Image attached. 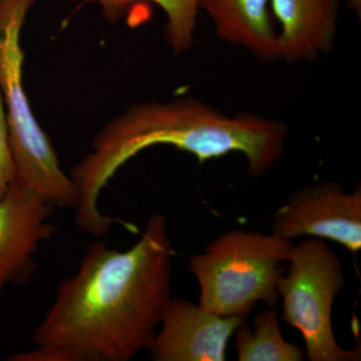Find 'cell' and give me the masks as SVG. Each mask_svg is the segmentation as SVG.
Wrapping results in <instances>:
<instances>
[{
	"label": "cell",
	"instance_id": "7c38bea8",
	"mask_svg": "<svg viewBox=\"0 0 361 361\" xmlns=\"http://www.w3.org/2000/svg\"><path fill=\"white\" fill-rule=\"evenodd\" d=\"M77 1V0H73ZM137 0H82L84 4H97L106 20L115 23L130 4ZM165 11L168 18L166 37L173 51L182 54L194 44V32L198 18L199 0H149Z\"/></svg>",
	"mask_w": 361,
	"mask_h": 361
},
{
	"label": "cell",
	"instance_id": "5b68a950",
	"mask_svg": "<svg viewBox=\"0 0 361 361\" xmlns=\"http://www.w3.org/2000/svg\"><path fill=\"white\" fill-rule=\"evenodd\" d=\"M288 271L278 282L284 322L298 330L310 361L360 360V346L341 348L334 336L332 307L344 286L341 261L322 239L292 247Z\"/></svg>",
	"mask_w": 361,
	"mask_h": 361
},
{
	"label": "cell",
	"instance_id": "4fadbf2b",
	"mask_svg": "<svg viewBox=\"0 0 361 361\" xmlns=\"http://www.w3.org/2000/svg\"><path fill=\"white\" fill-rule=\"evenodd\" d=\"M16 177V165L9 142L6 108L0 92V199L13 184Z\"/></svg>",
	"mask_w": 361,
	"mask_h": 361
},
{
	"label": "cell",
	"instance_id": "5bb4252c",
	"mask_svg": "<svg viewBox=\"0 0 361 361\" xmlns=\"http://www.w3.org/2000/svg\"><path fill=\"white\" fill-rule=\"evenodd\" d=\"M349 4L355 9L356 14H358V18H360L361 0H349Z\"/></svg>",
	"mask_w": 361,
	"mask_h": 361
},
{
	"label": "cell",
	"instance_id": "6da1fadb",
	"mask_svg": "<svg viewBox=\"0 0 361 361\" xmlns=\"http://www.w3.org/2000/svg\"><path fill=\"white\" fill-rule=\"evenodd\" d=\"M174 250L163 214L125 251L94 242L59 284L32 334L37 348L13 361H128L149 348L172 299Z\"/></svg>",
	"mask_w": 361,
	"mask_h": 361
},
{
	"label": "cell",
	"instance_id": "30bf717a",
	"mask_svg": "<svg viewBox=\"0 0 361 361\" xmlns=\"http://www.w3.org/2000/svg\"><path fill=\"white\" fill-rule=\"evenodd\" d=\"M269 4L270 0H199L221 39L245 47L264 63L280 59Z\"/></svg>",
	"mask_w": 361,
	"mask_h": 361
},
{
	"label": "cell",
	"instance_id": "8fae6325",
	"mask_svg": "<svg viewBox=\"0 0 361 361\" xmlns=\"http://www.w3.org/2000/svg\"><path fill=\"white\" fill-rule=\"evenodd\" d=\"M239 361H302L304 353L285 341L275 310L268 308L255 316L253 326L243 323L235 331Z\"/></svg>",
	"mask_w": 361,
	"mask_h": 361
},
{
	"label": "cell",
	"instance_id": "8992f818",
	"mask_svg": "<svg viewBox=\"0 0 361 361\" xmlns=\"http://www.w3.org/2000/svg\"><path fill=\"white\" fill-rule=\"evenodd\" d=\"M272 234L291 240H330L353 254L361 249V188L346 193L338 183L323 182L297 190L273 214Z\"/></svg>",
	"mask_w": 361,
	"mask_h": 361
},
{
	"label": "cell",
	"instance_id": "9c48e42d",
	"mask_svg": "<svg viewBox=\"0 0 361 361\" xmlns=\"http://www.w3.org/2000/svg\"><path fill=\"white\" fill-rule=\"evenodd\" d=\"M280 23V59L311 61L331 51L336 40L339 0H270Z\"/></svg>",
	"mask_w": 361,
	"mask_h": 361
},
{
	"label": "cell",
	"instance_id": "277c9868",
	"mask_svg": "<svg viewBox=\"0 0 361 361\" xmlns=\"http://www.w3.org/2000/svg\"><path fill=\"white\" fill-rule=\"evenodd\" d=\"M276 235L232 230L190 259L200 304L222 316H248L256 304L277 303V286L292 251Z\"/></svg>",
	"mask_w": 361,
	"mask_h": 361
},
{
	"label": "cell",
	"instance_id": "3957f363",
	"mask_svg": "<svg viewBox=\"0 0 361 361\" xmlns=\"http://www.w3.org/2000/svg\"><path fill=\"white\" fill-rule=\"evenodd\" d=\"M35 0H0V92L16 165L14 182L52 207H77L78 192L33 115L23 85L21 30Z\"/></svg>",
	"mask_w": 361,
	"mask_h": 361
},
{
	"label": "cell",
	"instance_id": "ba28073f",
	"mask_svg": "<svg viewBox=\"0 0 361 361\" xmlns=\"http://www.w3.org/2000/svg\"><path fill=\"white\" fill-rule=\"evenodd\" d=\"M54 212V207L16 182L0 199V293L32 276L35 254L56 232Z\"/></svg>",
	"mask_w": 361,
	"mask_h": 361
},
{
	"label": "cell",
	"instance_id": "7a4b0ae2",
	"mask_svg": "<svg viewBox=\"0 0 361 361\" xmlns=\"http://www.w3.org/2000/svg\"><path fill=\"white\" fill-rule=\"evenodd\" d=\"M287 135L283 122L251 114L227 116L192 97L132 106L106 126L90 154L71 170L78 192L75 224L94 237L110 232L118 221L99 210L102 191L118 169L149 147L169 145L200 163L241 153L248 175L260 177L281 158Z\"/></svg>",
	"mask_w": 361,
	"mask_h": 361
},
{
	"label": "cell",
	"instance_id": "52a82bcc",
	"mask_svg": "<svg viewBox=\"0 0 361 361\" xmlns=\"http://www.w3.org/2000/svg\"><path fill=\"white\" fill-rule=\"evenodd\" d=\"M246 316H222L172 298L149 350L155 361H224L228 342Z\"/></svg>",
	"mask_w": 361,
	"mask_h": 361
}]
</instances>
